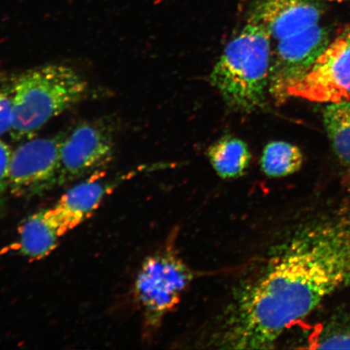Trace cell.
Segmentation results:
<instances>
[{
    "instance_id": "cell-1",
    "label": "cell",
    "mask_w": 350,
    "mask_h": 350,
    "mask_svg": "<svg viewBox=\"0 0 350 350\" xmlns=\"http://www.w3.org/2000/svg\"><path fill=\"white\" fill-rule=\"evenodd\" d=\"M349 286L350 201L305 223L279 247L262 271L267 304L291 326Z\"/></svg>"
},
{
    "instance_id": "cell-2",
    "label": "cell",
    "mask_w": 350,
    "mask_h": 350,
    "mask_svg": "<svg viewBox=\"0 0 350 350\" xmlns=\"http://www.w3.org/2000/svg\"><path fill=\"white\" fill-rule=\"evenodd\" d=\"M271 41L264 26L248 20L214 66L210 83L234 111L252 112L265 104L272 63Z\"/></svg>"
},
{
    "instance_id": "cell-3",
    "label": "cell",
    "mask_w": 350,
    "mask_h": 350,
    "mask_svg": "<svg viewBox=\"0 0 350 350\" xmlns=\"http://www.w3.org/2000/svg\"><path fill=\"white\" fill-rule=\"evenodd\" d=\"M87 92L85 79L68 66H42L21 74L12 86L11 137L16 142L32 139L48 122L80 103Z\"/></svg>"
},
{
    "instance_id": "cell-4",
    "label": "cell",
    "mask_w": 350,
    "mask_h": 350,
    "mask_svg": "<svg viewBox=\"0 0 350 350\" xmlns=\"http://www.w3.org/2000/svg\"><path fill=\"white\" fill-rule=\"evenodd\" d=\"M192 278L189 267L172 247L144 260L135 279V295L150 329L159 327L179 304Z\"/></svg>"
},
{
    "instance_id": "cell-5",
    "label": "cell",
    "mask_w": 350,
    "mask_h": 350,
    "mask_svg": "<svg viewBox=\"0 0 350 350\" xmlns=\"http://www.w3.org/2000/svg\"><path fill=\"white\" fill-rule=\"evenodd\" d=\"M66 133L30 139L12 152L8 191L31 198L59 185L60 152Z\"/></svg>"
},
{
    "instance_id": "cell-6",
    "label": "cell",
    "mask_w": 350,
    "mask_h": 350,
    "mask_svg": "<svg viewBox=\"0 0 350 350\" xmlns=\"http://www.w3.org/2000/svg\"><path fill=\"white\" fill-rule=\"evenodd\" d=\"M334 104L350 99V27L318 57L309 72L288 92V98Z\"/></svg>"
},
{
    "instance_id": "cell-7",
    "label": "cell",
    "mask_w": 350,
    "mask_h": 350,
    "mask_svg": "<svg viewBox=\"0 0 350 350\" xmlns=\"http://www.w3.org/2000/svg\"><path fill=\"white\" fill-rule=\"evenodd\" d=\"M329 34L319 24L278 41L272 50L269 91L283 103L288 92L312 68L330 42Z\"/></svg>"
},
{
    "instance_id": "cell-8",
    "label": "cell",
    "mask_w": 350,
    "mask_h": 350,
    "mask_svg": "<svg viewBox=\"0 0 350 350\" xmlns=\"http://www.w3.org/2000/svg\"><path fill=\"white\" fill-rule=\"evenodd\" d=\"M112 124L107 118L85 121L66 133L60 152L59 185L96 172L111 161L115 150Z\"/></svg>"
},
{
    "instance_id": "cell-9",
    "label": "cell",
    "mask_w": 350,
    "mask_h": 350,
    "mask_svg": "<svg viewBox=\"0 0 350 350\" xmlns=\"http://www.w3.org/2000/svg\"><path fill=\"white\" fill-rule=\"evenodd\" d=\"M323 12L318 0H256L248 20L264 26L278 42L318 25Z\"/></svg>"
},
{
    "instance_id": "cell-10",
    "label": "cell",
    "mask_w": 350,
    "mask_h": 350,
    "mask_svg": "<svg viewBox=\"0 0 350 350\" xmlns=\"http://www.w3.org/2000/svg\"><path fill=\"white\" fill-rule=\"evenodd\" d=\"M111 187V183L103 181L96 172L93 176L66 191L51 208L63 235L85 221L97 209Z\"/></svg>"
},
{
    "instance_id": "cell-11",
    "label": "cell",
    "mask_w": 350,
    "mask_h": 350,
    "mask_svg": "<svg viewBox=\"0 0 350 350\" xmlns=\"http://www.w3.org/2000/svg\"><path fill=\"white\" fill-rule=\"evenodd\" d=\"M19 249L22 255L40 260L49 255L63 236L52 209H42L26 219L20 226Z\"/></svg>"
},
{
    "instance_id": "cell-12",
    "label": "cell",
    "mask_w": 350,
    "mask_h": 350,
    "mask_svg": "<svg viewBox=\"0 0 350 350\" xmlns=\"http://www.w3.org/2000/svg\"><path fill=\"white\" fill-rule=\"evenodd\" d=\"M208 157L214 170L224 179L242 176L252 160L247 144L233 135H225L214 142L208 148Z\"/></svg>"
},
{
    "instance_id": "cell-13",
    "label": "cell",
    "mask_w": 350,
    "mask_h": 350,
    "mask_svg": "<svg viewBox=\"0 0 350 350\" xmlns=\"http://www.w3.org/2000/svg\"><path fill=\"white\" fill-rule=\"evenodd\" d=\"M304 163L303 152L295 144L272 142L262 150L260 165L262 172L271 178H282L295 174Z\"/></svg>"
},
{
    "instance_id": "cell-14",
    "label": "cell",
    "mask_w": 350,
    "mask_h": 350,
    "mask_svg": "<svg viewBox=\"0 0 350 350\" xmlns=\"http://www.w3.org/2000/svg\"><path fill=\"white\" fill-rule=\"evenodd\" d=\"M323 124L336 156L350 166V103L327 105L323 111Z\"/></svg>"
},
{
    "instance_id": "cell-15",
    "label": "cell",
    "mask_w": 350,
    "mask_h": 350,
    "mask_svg": "<svg viewBox=\"0 0 350 350\" xmlns=\"http://www.w3.org/2000/svg\"><path fill=\"white\" fill-rule=\"evenodd\" d=\"M313 345L319 349H350V316L330 319L319 332Z\"/></svg>"
},
{
    "instance_id": "cell-16",
    "label": "cell",
    "mask_w": 350,
    "mask_h": 350,
    "mask_svg": "<svg viewBox=\"0 0 350 350\" xmlns=\"http://www.w3.org/2000/svg\"><path fill=\"white\" fill-rule=\"evenodd\" d=\"M12 155L10 147L0 139V215L5 209Z\"/></svg>"
},
{
    "instance_id": "cell-17",
    "label": "cell",
    "mask_w": 350,
    "mask_h": 350,
    "mask_svg": "<svg viewBox=\"0 0 350 350\" xmlns=\"http://www.w3.org/2000/svg\"><path fill=\"white\" fill-rule=\"evenodd\" d=\"M13 120L12 89L0 86V135L10 131Z\"/></svg>"
},
{
    "instance_id": "cell-18",
    "label": "cell",
    "mask_w": 350,
    "mask_h": 350,
    "mask_svg": "<svg viewBox=\"0 0 350 350\" xmlns=\"http://www.w3.org/2000/svg\"><path fill=\"white\" fill-rule=\"evenodd\" d=\"M329 1H350V0H329Z\"/></svg>"
}]
</instances>
